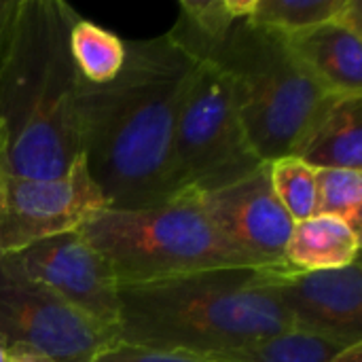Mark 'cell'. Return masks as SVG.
Listing matches in <instances>:
<instances>
[{
    "instance_id": "6da1fadb",
    "label": "cell",
    "mask_w": 362,
    "mask_h": 362,
    "mask_svg": "<svg viewBox=\"0 0 362 362\" xmlns=\"http://www.w3.org/2000/svg\"><path fill=\"white\" fill-rule=\"evenodd\" d=\"M123 42L119 74L81 85L78 146L108 208H157L172 202V138L199 62L168 34Z\"/></svg>"
},
{
    "instance_id": "7a4b0ae2",
    "label": "cell",
    "mask_w": 362,
    "mask_h": 362,
    "mask_svg": "<svg viewBox=\"0 0 362 362\" xmlns=\"http://www.w3.org/2000/svg\"><path fill=\"white\" fill-rule=\"evenodd\" d=\"M76 11L62 0H19L0 74L4 172L57 178L81 155L78 91L83 76L70 55Z\"/></svg>"
},
{
    "instance_id": "3957f363",
    "label": "cell",
    "mask_w": 362,
    "mask_h": 362,
    "mask_svg": "<svg viewBox=\"0 0 362 362\" xmlns=\"http://www.w3.org/2000/svg\"><path fill=\"white\" fill-rule=\"evenodd\" d=\"M293 331L269 267L212 269L119 286L121 344L216 356Z\"/></svg>"
},
{
    "instance_id": "277c9868",
    "label": "cell",
    "mask_w": 362,
    "mask_h": 362,
    "mask_svg": "<svg viewBox=\"0 0 362 362\" xmlns=\"http://www.w3.org/2000/svg\"><path fill=\"white\" fill-rule=\"evenodd\" d=\"M231 81L255 153L265 161L297 155L327 110L348 95L329 91L274 28L240 19L208 59Z\"/></svg>"
},
{
    "instance_id": "5b68a950",
    "label": "cell",
    "mask_w": 362,
    "mask_h": 362,
    "mask_svg": "<svg viewBox=\"0 0 362 362\" xmlns=\"http://www.w3.org/2000/svg\"><path fill=\"white\" fill-rule=\"evenodd\" d=\"M78 233L108 259L119 286L257 267L216 231L193 195L157 208H104Z\"/></svg>"
},
{
    "instance_id": "8992f818",
    "label": "cell",
    "mask_w": 362,
    "mask_h": 362,
    "mask_svg": "<svg viewBox=\"0 0 362 362\" xmlns=\"http://www.w3.org/2000/svg\"><path fill=\"white\" fill-rule=\"evenodd\" d=\"M263 163L242 125L229 76L216 64L199 62L174 127L172 199L212 193L246 178Z\"/></svg>"
},
{
    "instance_id": "52a82bcc",
    "label": "cell",
    "mask_w": 362,
    "mask_h": 362,
    "mask_svg": "<svg viewBox=\"0 0 362 362\" xmlns=\"http://www.w3.org/2000/svg\"><path fill=\"white\" fill-rule=\"evenodd\" d=\"M0 337L8 348L28 346L55 362H95L119 341L112 329L89 320L4 261H0Z\"/></svg>"
},
{
    "instance_id": "ba28073f",
    "label": "cell",
    "mask_w": 362,
    "mask_h": 362,
    "mask_svg": "<svg viewBox=\"0 0 362 362\" xmlns=\"http://www.w3.org/2000/svg\"><path fill=\"white\" fill-rule=\"evenodd\" d=\"M108 208L78 155L57 178H23L2 172L0 259L36 242L78 231Z\"/></svg>"
},
{
    "instance_id": "9c48e42d",
    "label": "cell",
    "mask_w": 362,
    "mask_h": 362,
    "mask_svg": "<svg viewBox=\"0 0 362 362\" xmlns=\"http://www.w3.org/2000/svg\"><path fill=\"white\" fill-rule=\"evenodd\" d=\"M0 261L42 284L89 320L117 333L119 280L108 259L78 231L36 242Z\"/></svg>"
},
{
    "instance_id": "30bf717a",
    "label": "cell",
    "mask_w": 362,
    "mask_h": 362,
    "mask_svg": "<svg viewBox=\"0 0 362 362\" xmlns=\"http://www.w3.org/2000/svg\"><path fill=\"white\" fill-rule=\"evenodd\" d=\"M197 202L216 231L250 263L269 269L291 267L286 244L295 223L272 189L267 163L238 182L197 195Z\"/></svg>"
},
{
    "instance_id": "8fae6325",
    "label": "cell",
    "mask_w": 362,
    "mask_h": 362,
    "mask_svg": "<svg viewBox=\"0 0 362 362\" xmlns=\"http://www.w3.org/2000/svg\"><path fill=\"white\" fill-rule=\"evenodd\" d=\"M269 286L286 310L293 331L344 346L362 344V267L299 272L269 269Z\"/></svg>"
},
{
    "instance_id": "7c38bea8",
    "label": "cell",
    "mask_w": 362,
    "mask_h": 362,
    "mask_svg": "<svg viewBox=\"0 0 362 362\" xmlns=\"http://www.w3.org/2000/svg\"><path fill=\"white\" fill-rule=\"evenodd\" d=\"M284 36L301 64L329 91L337 95H362L361 34L333 19Z\"/></svg>"
},
{
    "instance_id": "4fadbf2b",
    "label": "cell",
    "mask_w": 362,
    "mask_h": 362,
    "mask_svg": "<svg viewBox=\"0 0 362 362\" xmlns=\"http://www.w3.org/2000/svg\"><path fill=\"white\" fill-rule=\"evenodd\" d=\"M295 157L314 170H362V95L339 98Z\"/></svg>"
},
{
    "instance_id": "5bb4252c",
    "label": "cell",
    "mask_w": 362,
    "mask_h": 362,
    "mask_svg": "<svg viewBox=\"0 0 362 362\" xmlns=\"http://www.w3.org/2000/svg\"><path fill=\"white\" fill-rule=\"evenodd\" d=\"M361 261V233L337 216L314 214L293 225L286 263L299 272L348 267Z\"/></svg>"
},
{
    "instance_id": "9a60e30c",
    "label": "cell",
    "mask_w": 362,
    "mask_h": 362,
    "mask_svg": "<svg viewBox=\"0 0 362 362\" xmlns=\"http://www.w3.org/2000/svg\"><path fill=\"white\" fill-rule=\"evenodd\" d=\"M252 0H180V15L165 32L197 62H208L240 19H248Z\"/></svg>"
},
{
    "instance_id": "2e32d148",
    "label": "cell",
    "mask_w": 362,
    "mask_h": 362,
    "mask_svg": "<svg viewBox=\"0 0 362 362\" xmlns=\"http://www.w3.org/2000/svg\"><path fill=\"white\" fill-rule=\"evenodd\" d=\"M210 358L216 362H362V344L344 346L325 337L286 331Z\"/></svg>"
},
{
    "instance_id": "e0dca14e",
    "label": "cell",
    "mask_w": 362,
    "mask_h": 362,
    "mask_svg": "<svg viewBox=\"0 0 362 362\" xmlns=\"http://www.w3.org/2000/svg\"><path fill=\"white\" fill-rule=\"evenodd\" d=\"M68 45L72 62L87 83L112 81L125 62V42L115 32L83 17L72 23Z\"/></svg>"
},
{
    "instance_id": "ac0fdd59",
    "label": "cell",
    "mask_w": 362,
    "mask_h": 362,
    "mask_svg": "<svg viewBox=\"0 0 362 362\" xmlns=\"http://www.w3.org/2000/svg\"><path fill=\"white\" fill-rule=\"evenodd\" d=\"M346 0H252L248 19L259 25L293 34L333 21Z\"/></svg>"
},
{
    "instance_id": "d6986e66",
    "label": "cell",
    "mask_w": 362,
    "mask_h": 362,
    "mask_svg": "<svg viewBox=\"0 0 362 362\" xmlns=\"http://www.w3.org/2000/svg\"><path fill=\"white\" fill-rule=\"evenodd\" d=\"M269 182L293 223L316 214V170L299 157H280L267 163Z\"/></svg>"
},
{
    "instance_id": "ffe728a7",
    "label": "cell",
    "mask_w": 362,
    "mask_h": 362,
    "mask_svg": "<svg viewBox=\"0 0 362 362\" xmlns=\"http://www.w3.org/2000/svg\"><path fill=\"white\" fill-rule=\"evenodd\" d=\"M316 214L337 216L361 233L362 170H316Z\"/></svg>"
},
{
    "instance_id": "44dd1931",
    "label": "cell",
    "mask_w": 362,
    "mask_h": 362,
    "mask_svg": "<svg viewBox=\"0 0 362 362\" xmlns=\"http://www.w3.org/2000/svg\"><path fill=\"white\" fill-rule=\"evenodd\" d=\"M95 362H216L208 356L191 354V352H176V350H148L129 344L117 341L104 354L98 356Z\"/></svg>"
},
{
    "instance_id": "7402d4cb",
    "label": "cell",
    "mask_w": 362,
    "mask_h": 362,
    "mask_svg": "<svg viewBox=\"0 0 362 362\" xmlns=\"http://www.w3.org/2000/svg\"><path fill=\"white\" fill-rule=\"evenodd\" d=\"M17 4H19V0H0V74H2L4 59H6L8 45H11V36H13Z\"/></svg>"
},
{
    "instance_id": "603a6c76",
    "label": "cell",
    "mask_w": 362,
    "mask_h": 362,
    "mask_svg": "<svg viewBox=\"0 0 362 362\" xmlns=\"http://www.w3.org/2000/svg\"><path fill=\"white\" fill-rule=\"evenodd\" d=\"M8 362H55L51 361L49 356L40 354L34 348L28 346H11L8 348Z\"/></svg>"
},
{
    "instance_id": "cb8c5ba5",
    "label": "cell",
    "mask_w": 362,
    "mask_h": 362,
    "mask_svg": "<svg viewBox=\"0 0 362 362\" xmlns=\"http://www.w3.org/2000/svg\"><path fill=\"white\" fill-rule=\"evenodd\" d=\"M0 362H8V346L4 344L2 337H0Z\"/></svg>"
},
{
    "instance_id": "d4e9b609",
    "label": "cell",
    "mask_w": 362,
    "mask_h": 362,
    "mask_svg": "<svg viewBox=\"0 0 362 362\" xmlns=\"http://www.w3.org/2000/svg\"><path fill=\"white\" fill-rule=\"evenodd\" d=\"M2 172H4V161H2V134H0V180H2Z\"/></svg>"
}]
</instances>
